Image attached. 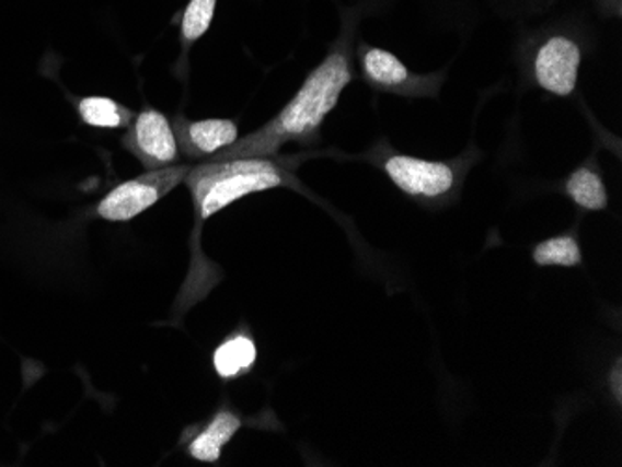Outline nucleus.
Segmentation results:
<instances>
[{
  "mask_svg": "<svg viewBox=\"0 0 622 467\" xmlns=\"http://www.w3.org/2000/svg\"><path fill=\"white\" fill-rule=\"evenodd\" d=\"M353 81L349 52L332 50L318 68L306 77L299 92L268 124L249 137L239 138L230 148L209 156V161L274 156L291 142H311L319 135L324 118L336 108L343 90Z\"/></svg>",
  "mask_w": 622,
  "mask_h": 467,
  "instance_id": "obj_1",
  "label": "nucleus"
},
{
  "mask_svg": "<svg viewBox=\"0 0 622 467\" xmlns=\"http://www.w3.org/2000/svg\"><path fill=\"white\" fill-rule=\"evenodd\" d=\"M183 183L191 190L194 211L199 220L211 219L250 194L299 187L295 175L273 156L207 161L188 170Z\"/></svg>",
  "mask_w": 622,
  "mask_h": 467,
  "instance_id": "obj_2",
  "label": "nucleus"
},
{
  "mask_svg": "<svg viewBox=\"0 0 622 467\" xmlns=\"http://www.w3.org/2000/svg\"><path fill=\"white\" fill-rule=\"evenodd\" d=\"M191 164H172L166 168L148 170L135 179L122 183L106 194L95 209V214L106 222H129L138 214L161 201L177 185L185 182Z\"/></svg>",
  "mask_w": 622,
  "mask_h": 467,
  "instance_id": "obj_3",
  "label": "nucleus"
},
{
  "mask_svg": "<svg viewBox=\"0 0 622 467\" xmlns=\"http://www.w3.org/2000/svg\"><path fill=\"white\" fill-rule=\"evenodd\" d=\"M122 143L146 170L166 168L180 159L174 125L156 108H146L133 118Z\"/></svg>",
  "mask_w": 622,
  "mask_h": 467,
  "instance_id": "obj_4",
  "label": "nucleus"
},
{
  "mask_svg": "<svg viewBox=\"0 0 622 467\" xmlns=\"http://www.w3.org/2000/svg\"><path fill=\"white\" fill-rule=\"evenodd\" d=\"M382 170L401 192L419 200L444 198L453 192L457 185L453 166L442 161L393 153L382 163Z\"/></svg>",
  "mask_w": 622,
  "mask_h": 467,
  "instance_id": "obj_5",
  "label": "nucleus"
},
{
  "mask_svg": "<svg viewBox=\"0 0 622 467\" xmlns=\"http://www.w3.org/2000/svg\"><path fill=\"white\" fill-rule=\"evenodd\" d=\"M581 49L568 36L555 34L537 50L533 71L539 86L548 94L568 97L578 84Z\"/></svg>",
  "mask_w": 622,
  "mask_h": 467,
  "instance_id": "obj_6",
  "label": "nucleus"
},
{
  "mask_svg": "<svg viewBox=\"0 0 622 467\" xmlns=\"http://www.w3.org/2000/svg\"><path fill=\"white\" fill-rule=\"evenodd\" d=\"M361 73L364 79L382 92L405 95L433 94L430 79L412 75L405 63L390 50L368 47L361 52Z\"/></svg>",
  "mask_w": 622,
  "mask_h": 467,
  "instance_id": "obj_7",
  "label": "nucleus"
},
{
  "mask_svg": "<svg viewBox=\"0 0 622 467\" xmlns=\"http://www.w3.org/2000/svg\"><path fill=\"white\" fill-rule=\"evenodd\" d=\"M174 131L180 153L191 159L217 155L218 151L230 148L231 143L239 140V127L233 119L211 118L187 121L177 118Z\"/></svg>",
  "mask_w": 622,
  "mask_h": 467,
  "instance_id": "obj_8",
  "label": "nucleus"
},
{
  "mask_svg": "<svg viewBox=\"0 0 622 467\" xmlns=\"http://www.w3.org/2000/svg\"><path fill=\"white\" fill-rule=\"evenodd\" d=\"M241 427H243V421L235 411L228 410V408L218 410L206 429L188 443V455L193 456L194 460L215 464L220 460L222 448L231 442V437L235 436Z\"/></svg>",
  "mask_w": 622,
  "mask_h": 467,
  "instance_id": "obj_9",
  "label": "nucleus"
},
{
  "mask_svg": "<svg viewBox=\"0 0 622 467\" xmlns=\"http://www.w3.org/2000/svg\"><path fill=\"white\" fill-rule=\"evenodd\" d=\"M255 360L257 347L254 339L244 331H237L218 345L212 354V367L217 371L218 378L235 381L254 369Z\"/></svg>",
  "mask_w": 622,
  "mask_h": 467,
  "instance_id": "obj_10",
  "label": "nucleus"
},
{
  "mask_svg": "<svg viewBox=\"0 0 622 467\" xmlns=\"http://www.w3.org/2000/svg\"><path fill=\"white\" fill-rule=\"evenodd\" d=\"M565 188L568 198L585 211H603L610 203L602 177L589 166H581L573 172L566 179Z\"/></svg>",
  "mask_w": 622,
  "mask_h": 467,
  "instance_id": "obj_11",
  "label": "nucleus"
},
{
  "mask_svg": "<svg viewBox=\"0 0 622 467\" xmlns=\"http://www.w3.org/2000/svg\"><path fill=\"white\" fill-rule=\"evenodd\" d=\"M82 121L97 129H119L131 125L135 114L111 97H84L79 101Z\"/></svg>",
  "mask_w": 622,
  "mask_h": 467,
  "instance_id": "obj_12",
  "label": "nucleus"
},
{
  "mask_svg": "<svg viewBox=\"0 0 622 467\" xmlns=\"http://www.w3.org/2000/svg\"><path fill=\"white\" fill-rule=\"evenodd\" d=\"M533 261L541 267H578L584 261L579 244L573 235L546 238L533 248Z\"/></svg>",
  "mask_w": 622,
  "mask_h": 467,
  "instance_id": "obj_13",
  "label": "nucleus"
},
{
  "mask_svg": "<svg viewBox=\"0 0 622 467\" xmlns=\"http://www.w3.org/2000/svg\"><path fill=\"white\" fill-rule=\"evenodd\" d=\"M217 10V0H191L181 17V38L185 44H194L201 38L209 26Z\"/></svg>",
  "mask_w": 622,
  "mask_h": 467,
  "instance_id": "obj_14",
  "label": "nucleus"
}]
</instances>
